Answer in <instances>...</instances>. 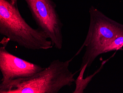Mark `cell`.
<instances>
[{"mask_svg": "<svg viewBox=\"0 0 123 93\" xmlns=\"http://www.w3.org/2000/svg\"><path fill=\"white\" fill-rule=\"evenodd\" d=\"M18 0H0V34L27 50L52 48V42L47 34L38 28H32L22 17Z\"/></svg>", "mask_w": 123, "mask_h": 93, "instance_id": "cell-1", "label": "cell"}, {"mask_svg": "<svg viewBox=\"0 0 123 93\" xmlns=\"http://www.w3.org/2000/svg\"><path fill=\"white\" fill-rule=\"evenodd\" d=\"M73 58L62 61L54 60L43 70L26 78L0 84V93H58L64 87L75 82L74 75L69 69Z\"/></svg>", "mask_w": 123, "mask_h": 93, "instance_id": "cell-2", "label": "cell"}, {"mask_svg": "<svg viewBox=\"0 0 123 93\" xmlns=\"http://www.w3.org/2000/svg\"><path fill=\"white\" fill-rule=\"evenodd\" d=\"M90 23L85 41L72 57L79 55L85 48L80 69L77 72L84 74L87 68L92 66L95 60L108 46L116 38L123 36V24L110 18L93 6L89 8Z\"/></svg>", "mask_w": 123, "mask_h": 93, "instance_id": "cell-3", "label": "cell"}, {"mask_svg": "<svg viewBox=\"0 0 123 93\" xmlns=\"http://www.w3.org/2000/svg\"><path fill=\"white\" fill-rule=\"evenodd\" d=\"M38 28L47 34L53 46L62 49L63 24L52 0H25Z\"/></svg>", "mask_w": 123, "mask_h": 93, "instance_id": "cell-4", "label": "cell"}, {"mask_svg": "<svg viewBox=\"0 0 123 93\" xmlns=\"http://www.w3.org/2000/svg\"><path fill=\"white\" fill-rule=\"evenodd\" d=\"M9 39L4 37L0 47V71L1 84L17 79L26 78L43 70L45 68L15 56L7 50Z\"/></svg>", "mask_w": 123, "mask_h": 93, "instance_id": "cell-5", "label": "cell"}, {"mask_svg": "<svg viewBox=\"0 0 123 93\" xmlns=\"http://www.w3.org/2000/svg\"><path fill=\"white\" fill-rule=\"evenodd\" d=\"M104 61L101 64V66L99 69L96 71L94 74L88 77H87L85 79H84L83 78H77L75 82L76 83V86L75 90L73 93H83L84 92V91L86 88L87 86L88 85L89 82L91 81L93 76H94L96 73H98L102 69V68L103 67V65L104 64H105L107 61Z\"/></svg>", "mask_w": 123, "mask_h": 93, "instance_id": "cell-6", "label": "cell"}, {"mask_svg": "<svg viewBox=\"0 0 123 93\" xmlns=\"http://www.w3.org/2000/svg\"><path fill=\"white\" fill-rule=\"evenodd\" d=\"M123 47V36L118 37L105 48L103 53L121 50Z\"/></svg>", "mask_w": 123, "mask_h": 93, "instance_id": "cell-7", "label": "cell"}]
</instances>
